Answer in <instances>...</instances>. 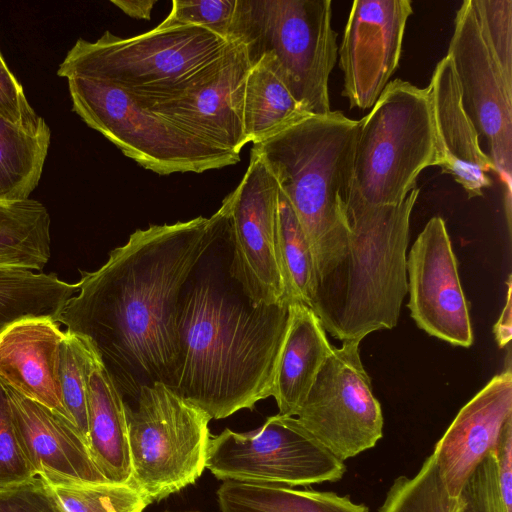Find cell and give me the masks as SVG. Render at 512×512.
I'll list each match as a JSON object with an SVG mask.
<instances>
[{
  "mask_svg": "<svg viewBox=\"0 0 512 512\" xmlns=\"http://www.w3.org/2000/svg\"><path fill=\"white\" fill-rule=\"evenodd\" d=\"M230 204L210 217L151 225L132 233L95 271H80L78 291L57 322L86 339L121 394L156 382L170 386L179 356L184 287L225 235Z\"/></svg>",
  "mask_w": 512,
  "mask_h": 512,
  "instance_id": "1",
  "label": "cell"
},
{
  "mask_svg": "<svg viewBox=\"0 0 512 512\" xmlns=\"http://www.w3.org/2000/svg\"><path fill=\"white\" fill-rule=\"evenodd\" d=\"M288 310V303L254 306L236 300L211 276L186 284L170 387L211 420L253 409L272 395Z\"/></svg>",
  "mask_w": 512,
  "mask_h": 512,
  "instance_id": "2",
  "label": "cell"
},
{
  "mask_svg": "<svg viewBox=\"0 0 512 512\" xmlns=\"http://www.w3.org/2000/svg\"><path fill=\"white\" fill-rule=\"evenodd\" d=\"M420 189L397 205H368L351 194L344 252L315 286L311 309L343 341L394 328L408 293L410 219Z\"/></svg>",
  "mask_w": 512,
  "mask_h": 512,
  "instance_id": "3",
  "label": "cell"
},
{
  "mask_svg": "<svg viewBox=\"0 0 512 512\" xmlns=\"http://www.w3.org/2000/svg\"><path fill=\"white\" fill-rule=\"evenodd\" d=\"M358 129L359 120L330 111L309 115L251 148L274 176L306 235L316 283L346 246Z\"/></svg>",
  "mask_w": 512,
  "mask_h": 512,
  "instance_id": "4",
  "label": "cell"
},
{
  "mask_svg": "<svg viewBox=\"0 0 512 512\" xmlns=\"http://www.w3.org/2000/svg\"><path fill=\"white\" fill-rule=\"evenodd\" d=\"M233 45L212 30L164 19L143 34L121 38L106 31L96 41L79 38L57 75L110 82L142 108L200 87L220 70Z\"/></svg>",
  "mask_w": 512,
  "mask_h": 512,
  "instance_id": "5",
  "label": "cell"
},
{
  "mask_svg": "<svg viewBox=\"0 0 512 512\" xmlns=\"http://www.w3.org/2000/svg\"><path fill=\"white\" fill-rule=\"evenodd\" d=\"M331 20V0H236L229 39L243 43L250 65L270 53L294 98L324 115L338 55Z\"/></svg>",
  "mask_w": 512,
  "mask_h": 512,
  "instance_id": "6",
  "label": "cell"
},
{
  "mask_svg": "<svg viewBox=\"0 0 512 512\" xmlns=\"http://www.w3.org/2000/svg\"><path fill=\"white\" fill-rule=\"evenodd\" d=\"M430 166L436 142L428 89L390 81L359 120L352 195L368 205H397Z\"/></svg>",
  "mask_w": 512,
  "mask_h": 512,
  "instance_id": "7",
  "label": "cell"
},
{
  "mask_svg": "<svg viewBox=\"0 0 512 512\" xmlns=\"http://www.w3.org/2000/svg\"><path fill=\"white\" fill-rule=\"evenodd\" d=\"M67 83L72 110L144 169L159 175L202 173L240 160L142 108L110 82L73 76Z\"/></svg>",
  "mask_w": 512,
  "mask_h": 512,
  "instance_id": "8",
  "label": "cell"
},
{
  "mask_svg": "<svg viewBox=\"0 0 512 512\" xmlns=\"http://www.w3.org/2000/svg\"><path fill=\"white\" fill-rule=\"evenodd\" d=\"M126 404L132 483L151 501L189 485L206 468L211 418L170 386H143Z\"/></svg>",
  "mask_w": 512,
  "mask_h": 512,
  "instance_id": "9",
  "label": "cell"
},
{
  "mask_svg": "<svg viewBox=\"0 0 512 512\" xmlns=\"http://www.w3.org/2000/svg\"><path fill=\"white\" fill-rule=\"evenodd\" d=\"M206 468L222 481L285 486L339 481L343 461L308 433L293 416L276 414L248 432L229 428L210 436Z\"/></svg>",
  "mask_w": 512,
  "mask_h": 512,
  "instance_id": "10",
  "label": "cell"
},
{
  "mask_svg": "<svg viewBox=\"0 0 512 512\" xmlns=\"http://www.w3.org/2000/svg\"><path fill=\"white\" fill-rule=\"evenodd\" d=\"M360 341L332 346L304 402L298 423L341 461L373 448L383 414L360 357Z\"/></svg>",
  "mask_w": 512,
  "mask_h": 512,
  "instance_id": "11",
  "label": "cell"
},
{
  "mask_svg": "<svg viewBox=\"0 0 512 512\" xmlns=\"http://www.w3.org/2000/svg\"><path fill=\"white\" fill-rule=\"evenodd\" d=\"M447 56L452 61L462 105L476 128L480 144L505 188V208L511 222L512 82L508 81L484 41L470 0L456 12Z\"/></svg>",
  "mask_w": 512,
  "mask_h": 512,
  "instance_id": "12",
  "label": "cell"
},
{
  "mask_svg": "<svg viewBox=\"0 0 512 512\" xmlns=\"http://www.w3.org/2000/svg\"><path fill=\"white\" fill-rule=\"evenodd\" d=\"M278 192L274 176L251 150L242 180L226 196L232 248L229 275L254 306L288 303L276 248Z\"/></svg>",
  "mask_w": 512,
  "mask_h": 512,
  "instance_id": "13",
  "label": "cell"
},
{
  "mask_svg": "<svg viewBox=\"0 0 512 512\" xmlns=\"http://www.w3.org/2000/svg\"><path fill=\"white\" fill-rule=\"evenodd\" d=\"M411 317L427 334L470 347L473 331L457 260L444 220L432 217L407 256Z\"/></svg>",
  "mask_w": 512,
  "mask_h": 512,
  "instance_id": "14",
  "label": "cell"
},
{
  "mask_svg": "<svg viewBox=\"0 0 512 512\" xmlns=\"http://www.w3.org/2000/svg\"><path fill=\"white\" fill-rule=\"evenodd\" d=\"M410 0H355L338 51L350 108L373 107L399 66Z\"/></svg>",
  "mask_w": 512,
  "mask_h": 512,
  "instance_id": "15",
  "label": "cell"
},
{
  "mask_svg": "<svg viewBox=\"0 0 512 512\" xmlns=\"http://www.w3.org/2000/svg\"><path fill=\"white\" fill-rule=\"evenodd\" d=\"M512 421V372L494 376L458 412L432 453L450 512L478 465L494 450Z\"/></svg>",
  "mask_w": 512,
  "mask_h": 512,
  "instance_id": "16",
  "label": "cell"
},
{
  "mask_svg": "<svg viewBox=\"0 0 512 512\" xmlns=\"http://www.w3.org/2000/svg\"><path fill=\"white\" fill-rule=\"evenodd\" d=\"M250 67L245 46L233 40L224 64L209 81L181 97L144 109L214 147L240 155L247 144L242 112Z\"/></svg>",
  "mask_w": 512,
  "mask_h": 512,
  "instance_id": "17",
  "label": "cell"
},
{
  "mask_svg": "<svg viewBox=\"0 0 512 512\" xmlns=\"http://www.w3.org/2000/svg\"><path fill=\"white\" fill-rule=\"evenodd\" d=\"M5 388L20 445L38 477L50 486L109 482L69 419L10 387Z\"/></svg>",
  "mask_w": 512,
  "mask_h": 512,
  "instance_id": "18",
  "label": "cell"
},
{
  "mask_svg": "<svg viewBox=\"0 0 512 512\" xmlns=\"http://www.w3.org/2000/svg\"><path fill=\"white\" fill-rule=\"evenodd\" d=\"M436 142V166L449 174L469 198L492 185L494 166L482 149L479 135L465 112L460 87L449 56L436 65L427 86Z\"/></svg>",
  "mask_w": 512,
  "mask_h": 512,
  "instance_id": "19",
  "label": "cell"
},
{
  "mask_svg": "<svg viewBox=\"0 0 512 512\" xmlns=\"http://www.w3.org/2000/svg\"><path fill=\"white\" fill-rule=\"evenodd\" d=\"M65 336L51 318H25L0 333V382L70 420L59 380Z\"/></svg>",
  "mask_w": 512,
  "mask_h": 512,
  "instance_id": "20",
  "label": "cell"
},
{
  "mask_svg": "<svg viewBox=\"0 0 512 512\" xmlns=\"http://www.w3.org/2000/svg\"><path fill=\"white\" fill-rule=\"evenodd\" d=\"M331 348L314 311L303 303H290L271 395L277 403L278 414L296 415Z\"/></svg>",
  "mask_w": 512,
  "mask_h": 512,
  "instance_id": "21",
  "label": "cell"
},
{
  "mask_svg": "<svg viewBox=\"0 0 512 512\" xmlns=\"http://www.w3.org/2000/svg\"><path fill=\"white\" fill-rule=\"evenodd\" d=\"M87 417V447L99 471L109 482L132 483L126 403L94 349Z\"/></svg>",
  "mask_w": 512,
  "mask_h": 512,
  "instance_id": "22",
  "label": "cell"
},
{
  "mask_svg": "<svg viewBox=\"0 0 512 512\" xmlns=\"http://www.w3.org/2000/svg\"><path fill=\"white\" fill-rule=\"evenodd\" d=\"M309 115L280 77L270 53L251 65L245 79L242 112L247 143L260 142Z\"/></svg>",
  "mask_w": 512,
  "mask_h": 512,
  "instance_id": "23",
  "label": "cell"
},
{
  "mask_svg": "<svg viewBox=\"0 0 512 512\" xmlns=\"http://www.w3.org/2000/svg\"><path fill=\"white\" fill-rule=\"evenodd\" d=\"M50 140V128L42 117L26 125L0 116V203L30 198L41 179Z\"/></svg>",
  "mask_w": 512,
  "mask_h": 512,
  "instance_id": "24",
  "label": "cell"
},
{
  "mask_svg": "<svg viewBox=\"0 0 512 512\" xmlns=\"http://www.w3.org/2000/svg\"><path fill=\"white\" fill-rule=\"evenodd\" d=\"M217 499L221 512H369L364 504L333 492L235 480L222 481Z\"/></svg>",
  "mask_w": 512,
  "mask_h": 512,
  "instance_id": "25",
  "label": "cell"
},
{
  "mask_svg": "<svg viewBox=\"0 0 512 512\" xmlns=\"http://www.w3.org/2000/svg\"><path fill=\"white\" fill-rule=\"evenodd\" d=\"M78 291L54 273L16 267H0V333L25 318H57Z\"/></svg>",
  "mask_w": 512,
  "mask_h": 512,
  "instance_id": "26",
  "label": "cell"
},
{
  "mask_svg": "<svg viewBox=\"0 0 512 512\" xmlns=\"http://www.w3.org/2000/svg\"><path fill=\"white\" fill-rule=\"evenodd\" d=\"M50 223L37 200L0 203V267L42 271L51 255Z\"/></svg>",
  "mask_w": 512,
  "mask_h": 512,
  "instance_id": "27",
  "label": "cell"
},
{
  "mask_svg": "<svg viewBox=\"0 0 512 512\" xmlns=\"http://www.w3.org/2000/svg\"><path fill=\"white\" fill-rule=\"evenodd\" d=\"M276 248L286 302H300L311 307L316 283L312 251L291 205L280 190Z\"/></svg>",
  "mask_w": 512,
  "mask_h": 512,
  "instance_id": "28",
  "label": "cell"
},
{
  "mask_svg": "<svg viewBox=\"0 0 512 512\" xmlns=\"http://www.w3.org/2000/svg\"><path fill=\"white\" fill-rule=\"evenodd\" d=\"M93 348L84 338L65 330L59 352V380L70 421L87 444V384Z\"/></svg>",
  "mask_w": 512,
  "mask_h": 512,
  "instance_id": "29",
  "label": "cell"
},
{
  "mask_svg": "<svg viewBox=\"0 0 512 512\" xmlns=\"http://www.w3.org/2000/svg\"><path fill=\"white\" fill-rule=\"evenodd\" d=\"M67 512H143L152 502L132 483L51 486Z\"/></svg>",
  "mask_w": 512,
  "mask_h": 512,
  "instance_id": "30",
  "label": "cell"
},
{
  "mask_svg": "<svg viewBox=\"0 0 512 512\" xmlns=\"http://www.w3.org/2000/svg\"><path fill=\"white\" fill-rule=\"evenodd\" d=\"M378 512H450L433 454L415 476L394 480Z\"/></svg>",
  "mask_w": 512,
  "mask_h": 512,
  "instance_id": "31",
  "label": "cell"
},
{
  "mask_svg": "<svg viewBox=\"0 0 512 512\" xmlns=\"http://www.w3.org/2000/svg\"><path fill=\"white\" fill-rule=\"evenodd\" d=\"M481 35L512 82V1L470 0Z\"/></svg>",
  "mask_w": 512,
  "mask_h": 512,
  "instance_id": "32",
  "label": "cell"
},
{
  "mask_svg": "<svg viewBox=\"0 0 512 512\" xmlns=\"http://www.w3.org/2000/svg\"><path fill=\"white\" fill-rule=\"evenodd\" d=\"M36 476L20 445L8 393L0 382V489Z\"/></svg>",
  "mask_w": 512,
  "mask_h": 512,
  "instance_id": "33",
  "label": "cell"
},
{
  "mask_svg": "<svg viewBox=\"0 0 512 512\" xmlns=\"http://www.w3.org/2000/svg\"><path fill=\"white\" fill-rule=\"evenodd\" d=\"M235 8L236 0H173L165 19L203 26L230 40L229 30Z\"/></svg>",
  "mask_w": 512,
  "mask_h": 512,
  "instance_id": "34",
  "label": "cell"
},
{
  "mask_svg": "<svg viewBox=\"0 0 512 512\" xmlns=\"http://www.w3.org/2000/svg\"><path fill=\"white\" fill-rule=\"evenodd\" d=\"M456 512H505L499 492L496 461L492 452L468 479L460 495Z\"/></svg>",
  "mask_w": 512,
  "mask_h": 512,
  "instance_id": "35",
  "label": "cell"
},
{
  "mask_svg": "<svg viewBox=\"0 0 512 512\" xmlns=\"http://www.w3.org/2000/svg\"><path fill=\"white\" fill-rule=\"evenodd\" d=\"M0 512H67L53 488L40 477L0 489Z\"/></svg>",
  "mask_w": 512,
  "mask_h": 512,
  "instance_id": "36",
  "label": "cell"
},
{
  "mask_svg": "<svg viewBox=\"0 0 512 512\" xmlns=\"http://www.w3.org/2000/svg\"><path fill=\"white\" fill-rule=\"evenodd\" d=\"M0 116L16 123L33 125L41 116L37 115L27 100L25 91L10 70L0 50Z\"/></svg>",
  "mask_w": 512,
  "mask_h": 512,
  "instance_id": "37",
  "label": "cell"
},
{
  "mask_svg": "<svg viewBox=\"0 0 512 512\" xmlns=\"http://www.w3.org/2000/svg\"><path fill=\"white\" fill-rule=\"evenodd\" d=\"M496 466L499 492L505 512H512V421L504 427L492 451Z\"/></svg>",
  "mask_w": 512,
  "mask_h": 512,
  "instance_id": "38",
  "label": "cell"
},
{
  "mask_svg": "<svg viewBox=\"0 0 512 512\" xmlns=\"http://www.w3.org/2000/svg\"><path fill=\"white\" fill-rule=\"evenodd\" d=\"M111 3L132 18L149 20L157 0H111Z\"/></svg>",
  "mask_w": 512,
  "mask_h": 512,
  "instance_id": "39",
  "label": "cell"
},
{
  "mask_svg": "<svg viewBox=\"0 0 512 512\" xmlns=\"http://www.w3.org/2000/svg\"><path fill=\"white\" fill-rule=\"evenodd\" d=\"M494 332L499 346L503 347L511 340V283L508 280L507 300L497 321Z\"/></svg>",
  "mask_w": 512,
  "mask_h": 512,
  "instance_id": "40",
  "label": "cell"
}]
</instances>
